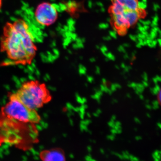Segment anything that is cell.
I'll return each instance as SVG.
<instances>
[{"label": "cell", "instance_id": "obj_1", "mask_svg": "<svg viewBox=\"0 0 161 161\" xmlns=\"http://www.w3.org/2000/svg\"><path fill=\"white\" fill-rule=\"evenodd\" d=\"M0 52L4 53L9 60L5 65L31 64L37 47L25 20L18 19L5 24L0 38Z\"/></svg>", "mask_w": 161, "mask_h": 161}, {"label": "cell", "instance_id": "obj_2", "mask_svg": "<svg viewBox=\"0 0 161 161\" xmlns=\"http://www.w3.org/2000/svg\"><path fill=\"white\" fill-rule=\"evenodd\" d=\"M11 94L26 106L36 110L49 103L53 98L46 84L36 80L25 81Z\"/></svg>", "mask_w": 161, "mask_h": 161}, {"label": "cell", "instance_id": "obj_3", "mask_svg": "<svg viewBox=\"0 0 161 161\" xmlns=\"http://www.w3.org/2000/svg\"><path fill=\"white\" fill-rule=\"evenodd\" d=\"M9 102L1 109L2 115L6 118L26 124H39L41 117L37 110L30 108L17 99L11 93Z\"/></svg>", "mask_w": 161, "mask_h": 161}, {"label": "cell", "instance_id": "obj_4", "mask_svg": "<svg viewBox=\"0 0 161 161\" xmlns=\"http://www.w3.org/2000/svg\"><path fill=\"white\" fill-rule=\"evenodd\" d=\"M59 12L58 6L48 2H43L36 8L35 18L40 25L49 26L53 24L57 20Z\"/></svg>", "mask_w": 161, "mask_h": 161}, {"label": "cell", "instance_id": "obj_5", "mask_svg": "<svg viewBox=\"0 0 161 161\" xmlns=\"http://www.w3.org/2000/svg\"><path fill=\"white\" fill-rule=\"evenodd\" d=\"M40 156L42 161H66L64 151L59 148L43 150Z\"/></svg>", "mask_w": 161, "mask_h": 161}, {"label": "cell", "instance_id": "obj_6", "mask_svg": "<svg viewBox=\"0 0 161 161\" xmlns=\"http://www.w3.org/2000/svg\"><path fill=\"white\" fill-rule=\"evenodd\" d=\"M121 14L129 26L134 25L141 16L137 9L136 10H126Z\"/></svg>", "mask_w": 161, "mask_h": 161}, {"label": "cell", "instance_id": "obj_7", "mask_svg": "<svg viewBox=\"0 0 161 161\" xmlns=\"http://www.w3.org/2000/svg\"><path fill=\"white\" fill-rule=\"evenodd\" d=\"M113 19L117 28H128V24L122 14L113 15Z\"/></svg>", "mask_w": 161, "mask_h": 161}, {"label": "cell", "instance_id": "obj_8", "mask_svg": "<svg viewBox=\"0 0 161 161\" xmlns=\"http://www.w3.org/2000/svg\"><path fill=\"white\" fill-rule=\"evenodd\" d=\"M117 1L123 5L127 10H136L138 9L137 0H117Z\"/></svg>", "mask_w": 161, "mask_h": 161}, {"label": "cell", "instance_id": "obj_9", "mask_svg": "<svg viewBox=\"0 0 161 161\" xmlns=\"http://www.w3.org/2000/svg\"><path fill=\"white\" fill-rule=\"evenodd\" d=\"M113 5L111 7V11L113 14H121L125 10H127L125 7L119 3L117 0H112Z\"/></svg>", "mask_w": 161, "mask_h": 161}, {"label": "cell", "instance_id": "obj_10", "mask_svg": "<svg viewBox=\"0 0 161 161\" xmlns=\"http://www.w3.org/2000/svg\"><path fill=\"white\" fill-rule=\"evenodd\" d=\"M147 8V3H144L142 2H139L137 3V8H138V9L144 10Z\"/></svg>", "mask_w": 161, "mask_h": 161}, {"label": "cell", "instance_id": "obj_11", "mask_svg": "<svg viewBox=\"0 0 161 161\" xmlns=\"http://www.w3.org/2000/svg\"><path fill=\"white\" fill-rule=\"evenodd\" d=\"M128 28H119L118 33L121 36H124L126 33Z\"/></svg>", "mask_w": 161, "mask_h": 161}, {"label": "cell", "instance_id": "obj_12", "mask_svg": "<svg viewBox=\"0 0 161 161\" xmlns=\"http://www.w3.org/2000/svg\"><path fill=\"white\" fill-rule=\"evenodd\" d=\"M157 35V32L155 30L152 29L150 35L151 40H153L156 37Z\"/></svg>", "mask_w": 161, "mask_h": 161}, {"label": "cell", "instance_id": "obj_13", "mask_svg": "<svg viewBox=\"0 0 161 161\" xmlns=\"http://www.w3.org/2000/svg\"><path fill=\"white\" fill-rule=\"evenodd\" d=\"M98 26L101 29H105L109 27V24L108 23H101Z\"/></svg>", "mask_w": 161, "mask_h": 161}, {"label": "cell", "instance_id": "obj_14", "mask_svg": "<svg viewBox=\"0 0 161 161\" xmlns=\"http://www.w3.org/2000/svg\"><path fill=\"white\" fill-rule=\"evenodd\" d=\"M140 23L141 24H143L144 25H149L151 24V22L149 20H147V21H144V20L142 19L139 20Z\"/></svg>", "mask_w": 161, "mask_h": 161}, {"label": "cell", "instance_id": "obj_15", "mask_svg": "<svg viewBox=\"0 0 161 161\" xmlns=\"http://www.w3.org/2000/svg\"><path fill=\"white\" fill-rule=\"evenodd\" d=\"M109 34L111 37L116 39L117 38V36H116V32L114 31H110L109 32Z\"/></svg>", "mask_w": 161, "mask_h": 161}, {"label": "cell", "instance_id": "obj_16", "mask_svg": "<svg viewBox=\"0 0 161 161\" xmlns=\"http://www.w3.org/2000/svg\"><path fill=\"white\" fill-rule=\"evenodd\" d=\"M68 23L69 24V26H74L75 24V21L73 19H69L68 20Z\"/></svg>", "mask_w": 161, "mask_h": 161}, {"label": "cell", "instance_id": "obj_17", "mask_svg": "<svg viewBox=\"0 0 161 161\" xmlns=\"http://www.w3.org/2000/svg\"><path fill=\"white\" fill-rule=\"evenodd\" d=\"M137 38H141V39H142V40H146V36L145 35H143L142 33H139L137 36Z\"/></svg>", "mask_w": 161, "mask_h": 161}, {"label": "cell", "instance_id": "obj_18", "mask_svg": "<svg viewBox=\"0 0 161 161\" xmlns=\"http://www.w3.org/2000/svg\"><path fill=\"white\" fill-rule=\"evenodd\" d=\"M130 37L131 40L134 41H136L137 38V36H132V35H130Z\"/></svg>", "mask_w": 161, "mask_h": 161}, {"label": "cell", "instance_id": "obj_19", "mask_svg": "<svg viewBox=\"0 0 161 161\" xmlns=\"http://www.w3.org/2000/svg\"><path fill=\"white\" fill-rule=\"evenodd\" d=\"M160 6L158 4H155L153 5V10L155 11H157L158 9H159Z\"/></svg>", "mask_w": 161, "mask_h": 161}, {"label": "cell", "instance_id": "obj_20", "mask_svg": "<svg viewBox=\"0 0 161 161\" xmlns=\"http://www.w3.org/2000/svg\"><path fill=\"white\" fill-rule=\"evenodd\" d=\"M107 57H108V58H109V59H111V60H114V59H115V58H114V56H113L111 53H108L107 54Z\"/></svg>", "mask_w": 161, "mask_h": 161}, {"label": "cell", "instance_id": "obj_21", "mask_svg": "<svg viewBox=\"0 0 161 161\" xmlns=\"http://www.w3.org/2000/svg\"><path fill=\"white\" fill-rule=\"evenodd\" d=\"M101 50L103 53H106V52L108 51V48H107L105 46H103L101 48Z\"/></svg>", "mask_w": 161, "mask_h": 161}, {"label": "cell", "instance_id": "obj_22", "mask_svg": "<svg viewBox=\"0 0 161 161\" xmlns=\"http://www.w3.org/2000/svg\"><path fill=\"white\" fill-rule=\"evenodd\" d=\"M72 6H73V9H75L78 7V5L75 1H72Z\"/></svg>", "mask_w": 161, "mask_h": 161}, {"label": "cell", "instance_id": "obj_23", "mask_svg": "<svg viewBox=\"0 0 161 161\" xmlns=\"http://www.w3.org/2000/svg\"><path fill=\"white\" fill-rule=\"evenodd\" d=\"M72 39L74 40H76V39H77V35L76 34H72L71 36Z\"/></svg>", "mask_w": 161, "mask_h": 161}, {"label": "cell", "instance_id": "obj_24", "mask_svg": "<svg viewBox=\"0 0 161 161\" xmlns=\"http://www.w3.org/2000/svg\"><path fill=\"white\" fill-rule=\"evenodd\" d=\"M119 51L120 52H124V53H125V48L123 47L120 46L119 47V48H118Z\"/></svg>", "mask_w": 161, "mask_h": 161}, {"label": "cell", "instance_id": "obj_25", "mask_svg": "<svg viewBox=\"0 0 161 161\" xmlns=\"http://www.w3.org/2000/svg\"><path fill=\"white\" fill-rule=\"evenodd\" d=\"M158 17L157 15H156L153 18V21H155V22H157V23H158Z\"/></svg>", "mask_w": 161, "mask_h": 161}, {"label": "cell", "instance_id": "obj_26", "mask_svg": "<svg viewBox=\"0 0 161 161\" xmlns=\"http://www.w3.org/2000/svg\"><path fill=\"white\" fill-rule=\"evenodd\" d=\"M88 6L89 8H92V6H93V3H92V1H88Z\"/></svg>", "mask_w": 161, "mask_h": 161}, {"label": "cell", "instance_id": "obj_27", "mask_svg": "<svg viewBox=\"0 0 161 161\" xmlns=\"http://www.w3.org/2000/svg\"><path fill=\"white\" fill-rule=\"evenodd\" d=\"M69 30L70 31H74L75 30V28L74 26H69Z\"/></svg>", "mask_w": 161, "mask_h": 161}, {"label": "cell", "instance_id": "obj_28", "mask_svg": "<svg viewBox=\"0 0 161 161\" xmlns=\"http://www.w3.org/2000/svg\"><path fill=\"white\" fill-rule=\"evenodd\" d=\"M151 43H152L153 47H155L157 43V41L156 40H152V42H151Z\"/></svg>", "mask_w": 161, "mask_h": 161}, {"label": "cell", "instance_id": "obj_29", "mask_svg": "<svg viewBox=\"0 0 161 161\" xmlns=\"http://www.w3.org/2000/svg\"><path fill=\"white\" fill-rule=\"evenodd\" d=\"M103 39L105 40H111V37L110 36H108L107 37H104Z\"/></svg>", "mask_w": 161, "mask_h": 161}, {"label": "cell", "instance_id": "obj_30", "mask_svg": "<svg viewBox=\"0 0 161 161\" xmlns=\"http://www.w3.org/2000/svg\"><path fill=\"white\" fill-rule=\"evenodd\" d=\"M77 45H78V47H79V48H82L84 47L83 43H78Z\"/></svg>", "mask_w": 161, "mask_h": 161}, {"label": "cell", "instance_id": "obj_31", "mask_svg": "<svg viewBox=\"0 0 161 161\" xmlns=\"http://www.w3.org/2000/svg\"><path fill=\"white\" fill-rule=\"evenodd\" d=\"M138 30L141 32L143 31H145L144 27H143V26H139V27H138Z\"/></svg>", "mask_w": 161, "mask_h": 161}, {"label": "cell", "instance_id": "obj_32", "mask_svg": "<svg viewBox=\"0 0 161 161\" xmlns=\"http://www.w3.org/2000/svg\"><path fill=\"white\" fill-rule=\"evenodd\" d=\"M142 33V34L143 35H145L146 36H148V32L147 31H143L141 32Z\"/></svg>", "mask_w": 161, "mask_h": 161}, {"label": "cell", "instance_id": "obj_33", "mask_svg": "<svg viewBox=\"0 0 161 161\" xmlns=\"http://www.w3.org/2000/svg\"><path fill=\"white\" fill-rule=\"evenodd\" d=\"M76 40L77 43H82L81 39H80V38H77V39H76Z\"/></svg>", "mask_w": 161, "mask_h": 161}, {"label": "cell", "instance_id": "obj_34", "mask_svg": "<svg viewBox=\"0 0 161 161\" xmlns=\"http://www.w3.org/2000/svg\"><path fill=\"white\" fill-rule=\"evenodd\" d=\"M97 5L98 6H100V7H103V4L102 3H100V2H98L96 3Z\"/></svg>", "mask_w": 161, "mask_h": 161}, {"label": "cell", "instance_id": "obj_35", "mask_svg": "<svg viewBox=\"0 0 161 161\" xmlns=\"http://www.w3.org/2000/svg\"><path fill=\"white\" fill-rule=\"evenodd\" d=\"M151 24H153V25L154 26H158V23H157V22H156L154 21H152V23Z\"/></svg>", "mask_w": 161, "mask_h": 161}, {"label": "cell", "instance_id": "obj_36", "mask_svg": "<svg viewBox=\"0 0 161 161\" xmlns=\"http://www.w3.org/2000/svg\"><path fill=\"white\" fill-rule=\"evenodd\" d=\"M143 27L145 31H147V30L149 29V26L148 25H144Z\"/></svg>", "mask_w": 161, "mask_h": 161}, {"label": "cell", "instance_id": "obj_37", "mask_svg": "<svg viewBox=\"0 0 161 161\" xmlns=\"http://www.w3.org/2000/svg\"><path fill=\"white\" fill-rule=\"evenodd\" d=\"M72 33H71L70 32H69L66 33V36H67L70 37L71 36Z\"/></svg>", "mask_w": 161, "mask_h": 161}, {"label": "cell", "instance_id": "obj_38", "mask_svg": "<svg viewBox=\"0 0 161 161\" xmlns=\"http://www.w3.org/2000/svg\"><path fill=\"white\" fill-rule=\"evenodd\" d=\"M73 47H74V48H75V49H77V48H78L77 44H73Z\"/></svg>", "mask_w": 161, "mask_h": 161}, {"label": "cell", "instance_id": "obj_39", "mask_svg": "<svg viewBox=\"0 0 161 161\" xmlns=\"http://www.w3.org/2000/svg\"><path fill=\"white\" fill-rule=\"evenodd\" d=\"M117 27H116V26H114L113 27V31H115V32H117L118 31V29H117Z\"/></svg>", "mask_w": 161, "mask_h": 161}, {"label": "cell", "instance_id": "obj_40", "mask_svg": "<svg viewBox=\"0 0 161 161\" xmlns=\"http://www.w3.org/2000/svg\"><path fill=\"white\" fill-rule=\"evenodd\" d=\"M101 11L102 12H105V9L103 7H102L100 9Z\"/></svg>", "mask_w": 161, "mask_h": 161}, {"label": "cell", "instance_id": "obj_41", "mask_svg": "<svg viewBox=\"0 0 161 161\" xmlns=\"http://www.w3.org/2000/svg\"><path fill=\"white\" fill-rule=\"evenodd\" d=\"M3 0H0V9L2 8V6H3Z\"/></svg>", "mask_w": 161, "mask_h": 161}, {"label": "cell", "instance_id": "obj_42", "mask_svg": "<svg viewBox=\"0 0 161 161\" xmlns=\"http://www.w3.org/2000/svg\"><path fill=\"white\" fill-rule=\"evenodd\" d=\"M158 42L159 43V45L160 46H161V39H158L157 40Z\"/></svg>", "mask_w": 161, "mask_h": 161}, {"label": "cell", "instance_id": "obj_43", "mask_svg": "<svg viewBox=\"0 0 161 161\" xmlns=\"http://www.w3.org/2000/svg\"><path fill=\"white\" fill-rule=\"evenodd\" d=\"M124 46L125 47H129L130 46V45H129V44H128V43H124Z\"/></svg>", "mask_w": 161, "mask_h": 161}, {"label": "cell", "instance_id": "obj_44", "mask_svg": "<svg viewBox=\"0 0 161 161\" xmlns=\"http://www.w3.org/2000/svg\"><path fill=\"white\" fill-rule=\"evenodd\" d=\"M141 46H141L140 44V43H139L136 44V47H138V48H140V47H141Z\"/></svg>", "mask_w": 161, "mask_h": 161}, {"label": "cell", "instance_id": "obj_45", "mask_svg": "<svg viewBox=\"0 0 161 161\" xmlns=\"http://www.w3.org/2000/svg\"><path fill=\"white\" fill-rule=\"evenodd\" d=\"M81 40L82 43H84V42H85L86 40L85 38H82V39H81Z\"/></svg>", "mask_w": 161, "mask_h": 161}, {"label": "cell", "instance_id": "obj_46", "mask_svg": "<svg viewBox=\"0 0 161 161\" xmlns=\"http://www.w3.org/2000/svg\"><path fill=\"white\" fill-rule=\"evenodd\" d=\"M138 40L139 42H142V41H143V40H142V39H141V38H138Z\"/></svg>", "mask_w": 161, "mask_h": 161}, {"label": "cell", "instance_id": "obj_47", "mask_svg": "<svg viewBox=\"0 0 161 161\" xmlns=\"http://www.w3.org/2000/svg\"><path fill=\"white\" fill-rule=\"evenodd\" d=\"M107 21H108V23H110V22H111V19H110V18H108V19H107Z\"/></svg>", "mask_w": 161, "mask_h": 161}, {"label": "cell", "instance_id": "obj_48", "mask_svg": "<svg viewBox=\"0 0 161 161\" xmlns=\"http://www.w3.org/2000/svg\"><path fill=\"white\" fill-rule=\"evenodd\" d=\"M137 26H138V27H139V26H142V24H141V23H137Z\"/></svg>", "mask_w": 161, "mask_h": 161}, {"label": "cell", "instance_id": "obj_49", "mask_svg": "<svg viewBox=\"0 0 161 161\" xmlns=\"http://www.w3.org/2000/svg\"><path fill=\"white\" fill-rule=\"evenodd\" d=\"M142 2H143L144 3H147V0H142Z\"/></svg>", "mask_w": 161, "mask_h": 161}, {"label": "cell", "instance_id": "obj_50", "mask_svg": "<svg viewBox=\"0 0 161 161\" xmlns=\"http://www.w3.org/2000/svg\"><path fill=\"white\" fill-rule=\"evenodd\" d=\"M91 60L92 61H94L95 60V59H94V58H92V59H91Z\"/></svg>", "mask_w": 161, "mask_h": 161}, {"label": "cell", "instance_id": "obj_51", "mask_svg": "<svg viewBox=\"0 0 161 161\" xmlns=\"http://www.w3.org/2000/svg\"><path fill=\"white\" fill-rule=\"evenodd\" d=\"M65 30H68V27H67V26H65Z\"/></svg>", "mask_w": 161, "mask_h": 161}, {"label": "cell", "instance_id": "obj_52", "mask_svg": "<svg viewBox=\"0 0 161 161\" xmlns=\"http://www.w3.org/2000/svg\"><path fill=\"white\" fill-rule=\"evenodd\" d=\"M96 47H97V48H99V47L98 46H96Z\"/></svg>", "mask_w": 161, "mask_h": 161}, {"label": "cell", "instance_id": "obj_53", "mask_svg": "<svg viewBox=\"0 0 161 161\" xmlns=\"http://www.w3.org/2000/svg\"><path fill=\"white\" fill-rule=\"evenodd\" d=\"M96 12H98V10H96Z\"/></svg>", "mask_w": 161, "mask_h": 161}, {"label": "cell", "instance_id": "obj_54", "mask_svg": "<svg viewBox=\"0 0 161 161\" xmlns=\"http://www.w3.org/2000/svg\"><path fill=\"white\" fill-rule=\"evenodd\" d=\"M111 1H112V0H111Z\"/></svg>", "mask_w": 161, "mask_h": 161}]
</instances>
